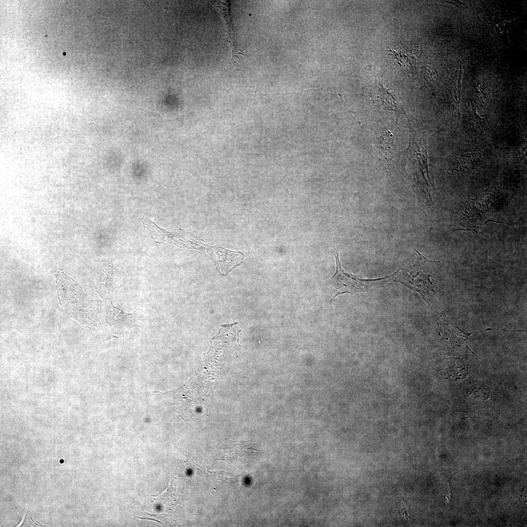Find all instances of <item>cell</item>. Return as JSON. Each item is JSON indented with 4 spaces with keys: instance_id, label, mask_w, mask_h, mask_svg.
<instances>
[{
    "instance_id": "cell-8",
    "label": "cell",
    "mask_w": 527,
    "mask_h": 527,
    "mask_svg": "<svg viewBox=\"0 0 527 527\" xmlns=\"http://www.w3.org/2000/svg\"><path fill=\"white\" fill-rule=\"evenodd\" d=\"M94 285L96 291L102 297L108 298L111 295L115 287L111 262L107 263L102 269Z\"/></svg>"
},
{
    "instance_id": "cell-7",
    "label": "cell",
    "mask_w": 527,
    "mask_h": 527,
    "mask_svg": "<svg viewBox=\"0 0 527 527\" xmlns=\"http://www.w3.org/2000/svg\"><path fill=\"white\" fill-rule=\"evenodd\" d=\"M106 321L112 331L121 332L137 325L135 316L133 313H125L115 307L111 302L108 306Z\"/></svg>"
},
{
    "instance_id": "cell-9",
    "label": "cell",
    "mask_w": 527,
    "mask_h": 527,
    "mask_svg": "<svg viewBox=\"0 0 527 527\" xmlns=\"http://www.w3.org/2000/svg\"><path fill=\"white\" fill-rule=\"evenodd\" d=\"M24 517V516H23V519H22V520H21V521L20 522V524H19V525H18V526H17V527H20V524H21V523H22V521H23V520Z\"/></svg>"
},
{
    "instance_id": "cell-5",
    "label": "cell",
    "mask_w": 527,
    "mask_h": 527,
    "mask_svg": "<svg viewBox=\"0 0 527 527\" xmlns=\"http://www.w3.org/2000/svg\"><path fill=\"white\" fill-rule=\"evenodd\" d=\"M210 2L219 12L220 14L223 18V22L227 29V41L230 45L232 60L235 65H236L239 60V55H242L245 57L246 54L239 48L236 41L234 28L230 14V3L227 1H211Z\"/></svg>"
},
{
    "instance_id": "cell-2",
    "label": "cell",
    "mask_w": 527,
    "mask_h": 527,
    "mask_svg": "<svg viewBox=\"0 0 527 527\" xmlns=\"http://www.w3.org/2000/svg\"><path fill=\"white\" fill-rule=\"evenodd\" d=\"M336 271L333 276L336 293L333 298L344 293H355L367 290L368 283L375 280L362 279L352 274L345 272L339 258V253L335 255Z\"/></svg>"
},
{
    "instance_id": "cell-6",
    "label": "cell",
    "mask_w": 527,
    "mask_h": 527,
    "mask_svg": "<svg viewBox=\"0 0 527 527\" xmlns=\"http://www.w3.org/2000/svg\"><path fill=\"white\" fill-rule=\"evenodd\" d=\"M221 460L230 462L239 457L248 458L253 456L257 452L246 441H232L223 445L220 447Z\"/></svg>"
},
{
    "instance_id": "cell-3",
    "label": "cell",
    "mask_w": 527,
    "mask_h": 527,
    "mask_svg": "<svg viewBox=\"0 0 527 527\" xmlns=\"http://www.w3.org/2000/svg\"><path fill=\"white\" fill-rule=\"evenodd\" d=\"M200 250L207 252L219 272L223 276L240 264L244 257L242 252L228 250L218 246H210L203 243Z\"/></svg>"
},
{
    "instance_id": "cell-4",
    "label": "cell",
    "mask_w": 527,
    "mask_h": 527,
    "mask_svg": "<svg viewBox=\"0 0 527 527\" xmlns=\"http://www.w3.org/2000/svg\"><path fill=\"white\" fill-rule=\"evenodd\" d=\"M441 325L444 331V337L450 348L460 353L475 354L467 345V339L472 333L466 332L453 324L445 314L441 316Z\"/></svg>"
},
{
    "instance_id": "cell-1",
    "label": "cell",
    "mask_w": 527,
    "mask_h": 527,
    "mask_svg": "<svg viewBox=\"0 0 527 527\" xmlns=\"http://www.w3.org/2000/svg\"><path fill=\"white\" fill-rule=\"evenodd\" d=\"M55 275L58 284L59 302L67 311L89 326H97L98 306L94 304L73 279L63 272L57 271Z\"/></svg>"
},
{
    "instance_id": "cell-10",
    "label": "cell",
    "mask_w": 527,
    "mask_h": 527,
    "mask_svg": "<svg viewBox=\"0 0 527 527\" xmlns=\"http://www.w3.org/2000/svg\"><path fill=\"white\" fill-rule=\"evenodd\" d=\"M63 55H65V54H66V53H65V52H64V53H63Z\"/></svg>"
}]
</instances>
